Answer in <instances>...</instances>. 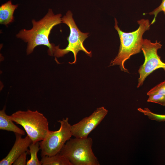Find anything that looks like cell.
Here are the masks:
<instances>
[{
	"instance_id": "1",
	"label": "cell",
	"mask_w": 165,
	"mask_h": 165,
	"mask_svg": "<svg viewBox=\"0 0 165 165\" xmlns=\"http://www.w3.org/2000/svg\"><path fill=\"white\" fill-rule=\"evenodd\" d=\"M61 16V14L55 15L52 9H49L46 14L40 20H32L31 29H22L16 35L17 38L28 43L27 54L31 53L36 46L44 45L48 47V54L50 56L53 55L55 46L50 42L49 36L53 28L62 23Z\"/></svg>"
},
{
	"instance_id": "2",
	"label": "cell",
	"mask_w": 165,
	"mask_h": 165,
	"mask_svg": "<svg viewBox=\"0 0 165 165\" xmlns=\"http://www.w3.org/2000/svg\"><path fill=\"white\" fill-rule=\"evenodd\" d=\"M114 28L117 31L120 40V46L116 56L111 61L109 66L119 65L121 71L129 73L124 64L132 56L140 53L142 45L143 35L148 30L151 25L148 19H142L137 21L139 27L135 31L126 32L121 30L118 25V21L115 18Z\"/></svg>"
},
{
	"instance_id": "3",
	"label": "cell",
	"mask_w": 165,
	"mask_h": 165,
	"mask_svg": "<svg viewBox=\"0 0 165 165\" xmlns=\"http://www.w3.org/2000/svg\"><path fill=\"white\" fill-rule=\"evenodd\" d=\"M93 143L90 137L70 138L59 153L68 160L72 165H99L92 150Z\"/></svg>"
},
{
	"instance_id": "4",
	"label": "cell",
	"mask_w": 165,
	"mask_h": 165,
	"mask_svg": "<svg viewBox=\"0 0 165 165\" xmlns=\"http://www.w3.org/2000/svg\"><path fill=\"white\" fill-rule=\"evenodd\" d=\"M9 118L23 127L33 143L43 140L50 130L47 119L37 110H19L9 116Z\"/></svg>"
},
{
	"instance_id": "5",
	"label": "cell",
	"mask_w": 165,
	"mask_h": 165,
	"mask_svg": "<svg viewBox=\"0 0 165 165\" xmlns=\"http://www.w3.org/2000/svg\"><path fill=\"white\" fill-rule=\"evenodd\" d=\"M62 23L66 24L69 28L70 33L67 37L68 45L65 49H61L59 46H55L53 55L58 57L63 56L69 52L73 54L74 60L71 64H75L76 61V56L78 52L82 51L88 56L91 57V51H88L83 45V42L88 37V33H83L78 28L73 18L72 13L70 11H68L66 15L61 18Z\"/></svg>"
},
{
	"instance_id": "6",
	"label": "cell",
	"mask_w": 165,
	"mask_h": 165,
	"mask_svg": "<svg viewBox=\"0 0 165 165\" xmlns=\"http://www.w3.org/2000/svg\"><path fill=\"white\" fill-rule=\"evenodd\" d=\"M57 121L61 124L59 129L55 131L50 130L44 139L39 142L41 157L52 156L60 152L72 136L71 125L69 123L68 118Z\"/></svg>"
},
{
	"instance_id": "7",
	"label": "cell",
	"mask_w": 165,
	"mask_h": 165,
	"mask_svg": "<svg viewBox=\"0 0 165 165\" xmlns=\"http://www.w3.org/2000/svg\"><path fill=\"white\" fill-rule=\"evenodd\" d=\"M160 42L157 40L154 43L147 39H143L141 50L145 57V61L138 70L139 77L137 88L143 85L146 78L153 71L159 68H162L165 71V63L162 61L157 53L158 50L162 46Z\"/></svg>"
},
{
	"instance_id": "8",
	"label": "cell",
	"mask_w": 165,
	"mask_h": 165,
	"mask_svg": "<svg viewBox=\"0 0 165 165\" xmlns=\"http://www.w3.org/2000/svg\"><path fill=\"white\" fill-rule=\"evenodd\" d=\"M108 113L104 107L98 108L89 116L83 118L78 123L71 125L72 136L86 138L101 123Z\"/></svg>"
},
{
	"instance_id": "9",
	"label": "cell",
	"mask_w": 165,
	"mask_h": 165,
	"mask_svg": "<svg viewBox=\"0 0 165 165\" xmlns=\"http://www.w3.org/2000/svg\"><path fill=\"white\" fill-rule=\"evenodd\" d=\"M15 134L16 139L14 143L7 155L0 161V165H11L22 153L29 152L28 148L32 143L30 138L28 135L22 138V135Z\"/></svg>"
},
{
	"instance_id": "10",
	"label": "cell",
	"mask_w": 165,
	"mask_h": 165,
	"mask_svg": "<svg viewBox=\"0 0 165 165\" xmlns=\"http://www.w3.org/2000/svg\"><path fill=\"white\" fill-rule=\"evenodd\" d=\"M18 4L13 5L11 0L2 4L0 7V23L7 25L14 20L13 13Z\"/></svg>"
},
{
	"instance_id": "11",
	"label": "cell",
	"mask_w": 165,
	"mask_h": 165,
	"mask_svg": "<svg viewBox=\"0 0 165 165\" xmlns=\"http://www.w3.org/2000/svg\"><path fill=\"white\" fill-rule=\"evenodd\" d=\"M5 107L0 111V129L13 132L22 135L25 134V131L13 123L9 118V116L5 112Z\"/></svg>"
},
{
	"instance_id": "12",
	"label": "cell",
	"mask_w": 165,
	"mask_h": 165,
	"mask_svg": "<svg viewBox=\"0 0 165 165\" xmlns=\"http://www.w3.org/2000/svg\"><path fill=\"white\" fill-rule=\"evenodd\" d=\"M41 162L42 165H72L68 160L59 152L53 156L42 157Z\"/></svg>"
},
{
	"instance_id": "13",
	"label": "cell",
	"mask_w": 165,
	"mask_h": 165,
	"mask_svg": "<svg viewBox=\"0 0 165 165\" xmlns=\"http://www.w3.org/2000/svg\"><path fill=\"white\" fill-rule=\"evenodd\" d=\"M29 152L31 155L30 159L27 161V165H41V161L37 157V153L40 149L39 141L32 143L29 146Z\"/></svg>"
},
{
	"instance_id": "14",
	"label": "cell",
	"mask_w": 165,
	"mask_h": 165,
	"mask_svg": "<svg viewBox=\"0 0 165 165\" xmlns=\"http://www.w3.org/2000/svg\"><path fill=\"white\" fill-rule=\"evenodd\" d=\"M138 110L148 116L152 120H155L158 122L165 121V115H160L151 112L148 108L142 109L139 108Z\"/></svg>"
},
{
	"instance_id": "15",
	"label": "cell",
	"mask_w": 165,
	"mask_h": 165,
	"mask_svg": "<svg viewBox=\"0 0 165 165\" xmlns=\"http://www.w3.org/2000/svg\"><path fill=\"white\" fill-rule=\"evenodd\" d=\"M147 101L148 102L159 104L165 106V95L159 94H154L150 95Z\"/></svg>"
},
{
	"instance_id": "16",
	"label": "cell",
	"mask_w": 165,
	"mask_h": 165,
	"mask_svg": "<svg viewBox=\"0 0 165 165\" xmlns=\"http://www.w3.org/2000/svg\"><path fill=\"white\" fill-rule=\"evenodd\" d=\"M154 94H159L165 95V79L151 89L147 93L148 96Z\"/></svg>"
},
{
	"instance_id": "17",
	"label": "cell",
	"mask_w": 165,
	"mask_h": 165,
	"mask_svg": "<svg viewBox=\"0 0 165 165\" xmlns=\"http://www.w3.org/2000/svg\"><path fill=\"white\" fill-rule=\"evenodd\" d=\"M163 11L165 15V0H162L160 5L157 8L155 9L152 12L148 13L150 15H154V18L150 23V24H153L156 21V18L158 14L160 12Z\"/></svg>"
},
{
	"instance_id": "18",
	"label": "cell",
	"mask_w": 165,
	"mask_h": 165,
	"mask_svg": "<svg viewBox=\"0 0 165 165\" xmlns=\"http://www.w3.org/2000/svg\"><path fill=\"white\" fill-rule=\"evenodd\" d=\"M28 152H25L21 154L14 162V165H26L27 155Z\"/></svg>"
}]
</instances>
